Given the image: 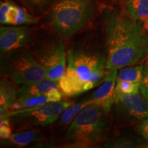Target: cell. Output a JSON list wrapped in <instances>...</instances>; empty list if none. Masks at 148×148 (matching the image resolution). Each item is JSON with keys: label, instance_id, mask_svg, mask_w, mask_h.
Returning <instances> with one entry per match:
<instances>
[{"label": "cell", "instance_id": "obj_19", "mask_svg": "<svg viewBox=\"0 0 148 148\" xmlns=\"http://www.w3.org/2000/svg\"><path fill=\"white\" fill-rule=\"evenodd\" d=\"M47 102H49V101L45 95L37 96V97L24 98V99H17L15 102L12 104V106L10 107L9 111L32 108V107L44 104Z\"/></svg>", "mask_w": 148, "mask_h": 148}, {"label": "cell", "instance_id": "obj_18", "mask_svg": "<svg viewBox=\"0 0 148 148\" xmlns=\"http://www.w3.org/2000/svg\"><path fill=\"white\" fill-rule=\"evenodd\" d=\"M95 102L92 100H86L83 102H79L77 103H73L71 106L68 107L64 112L59 116V123L61 125H67L71 124V123L73 121V119L76 117L78 113L82 110L84 107H86L90 103Z\"/></svg>", "mask_w": 148, "mask_h": 148}, {"label": "cell", "instance_id": "obj_6", "mask_svg": "<svg viewBox=\"0 0 148 148\" xmlns=\"http://www.w3.org/2000/svg\"><path fill=\"white\" fill-rule=\"evenodd\" d=\"M29 47L45 70L46 78L58 82L66 69V49L62 38L56 34L37 39L34 36Z\"/></svg>", "mask_w": 148, "mask_h": 148}, {"label": "cell", "instance_id": "obj_20", "mask_svg": "<svg viewBox=\"0 0 148 148\" xmlns=\"http://www.w3.org/2000/svg\"><path fill=\"white\" fill-rule=\"evenodd\" d=\"M140 83H136L129 81H116L115 92L120 93H136L139 91Z\"/></svg>", "mask_w": 148, "mask_h": 148}, {"label": "cell", "instance_id": "obj_2", "mask_svg": "<svg viewBox=\"0 0 148 148\" xmlns=\"http://www.w3.org/2000/svg\"><path fill=\"white\" fill-rule=\"evenodd\" d=\"M109 113L97 102L84 107L69 125L62 138V147L84 148L102 145L110 139Z\"/></svg>", "mask_w": 148, "mask_h": 148}, {"label": "cell", "instance_id": "obj_13", "mask_svg": "<svg viewBox=\"0 0 148 148\" xmlns=\"http://www.w3.org/2000/svg\"><path fill=\"white\" fill-rule=\"evenodd\" d=\"M54 87H58V82L47 78L32 84L21 85L19 88L17 99L44 95L48 90Z\"/></svg>", "mask_w": 148, "mask_h": 148}, {"label": "cell", "instance_id": "obj_23", "mask_svg": "<svg viewBox=\"0 0 148 148\" xmlns=\"http://www.w3.org/2000/svg\"><path fill=\"white\" fill-rule=\"evenodd\" d=\"M27 5L34 9H42L51 2V0H23Z\"/></svg>", "mask_w": 148, "mask_h": 148}, {"label": "cell", "instance_id": "obj_11", "mask_svg": "<svg viewBox=\"0 0 148 148\" xmlns=\"http://www.w3.org/2000/svg\"><path fill=\"white\" fill-rule=\"evenodd\" d=\"M117 75L118 70L108 71L102 82L90 97V99L100 103L109 112L114 101Z\"/></svg>", "mask_w": 148, "mask_h": 148}, {"label": "cell", "instance_id": "obj_1", "mask_svg": "<svg viewBox=\"0 0 148 148\" xmlns=\"http://www.w3.org/2000/svg\"><path fill=\"white\" fill-rule=\"evenodd\" d=\"M103 31L108 71L134 65L148 56V31L143 21L106 9Z\"/></svg>", "mask_w": 148, "mask_h": 148}, {"label": "cell", "instance_id": "obj_26", "mask_svg": "<svg viewBox=\"0 0 148 148\" xmlns=\"http://www.w3.org/2000/svg\"><path fill=\"white\" fill-rule=\"evenodd\" d=\"M143 22H144V25H145V28L147 29V30L148 31V18H146L145 20H144Z\"/></svg>", "mask_w": 148, "mask_h": 148}, {"label": "cell", "instance_id": "obj_5", "mask_svg": "<svg viewBox=\"0 0 148 148\" xmlns=\"http://www.w3.org/2000/svg\"><path fill=\"white\" fill-rule=\"evenodd\" d=\"M1 77L18 85L29 84L46 78L43 67L27 48L16 49L1 56Z\"/></svg>", "mask_w": 148, "mask_h": 148}, {"label": "cell", "instance_id": "obj_8", "mask_svg": "<svg viewBox=\"0 0 148 148\" xmlns=\"http://www.w3.org/2000/svg\"><path fill=\"white\" fill-rule=\"evenodd\" d=\"M110 112L142 121L148 116V91L140 84L136 93H120L114 91V101Z\"/></svg>", "mask_w": 148, "mask_h": 148}, {"label": "cell", "instance_id": "obj_3", "mask_svg": "<svg viewBox=\"0 0 148 148\" xmlns=\"http://www.w3.org/2000/svg\"><path fill=\"white\" fill-rule=\"evenodd\" d=\"M106 46L95 40H82L66 49V69L85 85L86 91L100 85L106 77Z\"/></svg>", "mask_w": 148, "mask_h": 148}, {"label": "cell", "instance_id": "obj_22", "mask_svg": "<svg viewBox=\"0 0 148 148\" xmlns=\"http://www.w3.org/2000/svg\"><path fill=\"white\" fill-rule=\"evenodd\" d=\"M49 102H56L62 100V94L58 87H54L48 90L45 94Z\"/></svg>", "mask_w": 148, "mask_h": 148}, {"label": "cell", "instance_id": "obj_17", "mask_svg": "<svg viewBox=\"0 0 148 148\" xmlns=\"http://www.w3.org/2000/svg\"><path fill=\"white\" fill-rule=\"evenodd\" d=\"M145 65H132L125 66L120 69L117 75V80L129 81V82L141 84L143 79Z\"/></svg>", "mask_w": 148, "mask_h": 148}, {"label": "cell", "instance_id": "obj_27", "mask_svg": "<svg viewBox=\"0 0 148 148\" xmlns=\"http://www.w3.org/2000/svg\"><path fill=\"white\" fill-rule=\"evenodd\" d=\"M143 147H147L148 148V140H147V143H145L144 146H143Z\"/></svg>", "mask_w": 148, "mask_h": 148}, {"label": "cell", "instance_id": "obj_16", "mask_svg": "<svg viewBox=\"0 0 148 148\" xmlns=\"http://www.w3.org/2000/svg\"><path fill=\"white\" fill-rule=\"evenodd\" d=\"M125 8L134 19L144 21L148 18V0H127Z\"/></svg>", "mask_w": 148, "mask_h": 148}, {"label": "cell", "instance_id": "obj_12", "mask_svg": "<svg viewBox=\"0 0 148 148\" xmlns=\"http://www.w3.org/2000/svg\"><path fill=\"white\" fill-rule=\"evenodd\" d=\"M19 85L2 77L0 82V116L8 112L18 98Z\"/></svg>", "mask_w": 148, "mask_h": 148}, {"label": "cell", "instance_id": "obj_7", "mask_svg": "<svg viewBox=\"0 0 148 148\" xmlns=\"http://www.w3.org/2000/svg\"><path fill=\"white\" fill-rule=\"evenodd\" d=\"M73 102L60 100L47 102L32 108L7 112L1 118H8L13 126L21 130L47 127L58 119L60 114Z\"/></svg>", "mask_w": 148, "mask_h": 148}, {"label": "cell", "instance_id": "obj_4", "mask_svg": "<svg viewBox=\"0 0 148 148\" xmlns=\"http://www.w3.org/2000/svg\"><path fill=\"white\" fill-rule=\"evenodd\" d=\"M95 10L94 0H56L49 12V23L54 34L67 39L91 21Z\"/></svg>", "mask_w": 148, "mask_h": 148}, {"label": "cell", "instance_id": "obj_15", "mask_svg": "<svg viewBox=\"0 0 148 148\" xmlns=\"http://www.w3.org/2000/svg\"><path fill=\"white\" fill-rule=\"evenodd\" d=\"M43 134L39 130H24L14 133L5 140L7 143L17 147H25L33 143L42 140Z\"/></svg>", "mask_w": 148, "mask_h": 148}, {"label": "cell", "instance_id": "obj_24", "mask_svg": "<svg viewBox=\"0 0 148 148\" xmlns=\"http://www.w3.org/2000/svg\"><path fill=\"white\" fill-rule=\"evenodd\" d=\"M139 132L141 136L145 140H148V116L143 121H141L139 125Z\"/></svg>", "mask_w": 148, "mask_h": 148}, {"label": "cell", "instance_id": "obj_14", "mask_svg": "<svg viewBox=\"0 0 148 148\" xmlns=\"http://www.w3.org/2000/svg\"><path fill=\"white\" fill-rule=\"evenodd\" d=\"M58 87L67 97H73L86 91L84 83L75 74L67 70L59 79Z\"/></svg>", "mask_w": 148, "mask_h": 148}, {"label": "cell", "instance_id": "obj_10", "mask_svg": "<svg viewBox=\"0 0 148 148\" xmlns=\"http://www.w3.org/2000/svg\"><path fill=\"white\" fill-rule=\"evenodd\" d=\"M0 23L3 25H28L36 23V19L25 9L10 1L0 5Z\"/></svg>", "mask_w": 148, "mask_h": 148}, {"label": "cell", "instance_id": "obj_9", "mask_svg": "<svg viewBox=\"0 0 148 148\" xmlns=\"http://www.w3.org/2000/svg\"><path fill=\"white\" fill-rule=\"evenodd\" d=\"M33 38L27 25H3L0 28V54L29 47Z\"/></svg>", "mask_w": 148, "mask_h": 148}, {"label": "cell", "instance_id": "obj_25", "mask_svg": "<svg viewBox=\"0 0 148 148\" xmlns=\"http://www.w3.org/2000/svg\"><path fill=\"white\" fill-rule=\"evenodd\" d=\"M141 84L145 89L148 91V64L145 66V72H144L143 79L142 81Z\"/></svg>", "mask_w": 148, "mask_h": 148}, {"label": "cell", "instance_id": "obj_21", "mask_svg": "<svg viewBox=\"0 0 148 148\" xmlns=\"http://www.w3.org/2000/svg\"><path fill=\"white\" fill-rule=\"evenodd\" d=\"M12 134L10 120L8 118H1V121H0V138H1V140L7 139Z\"/></svg>", "mask_w": 148, "mask_h": 148}]
</instances>
